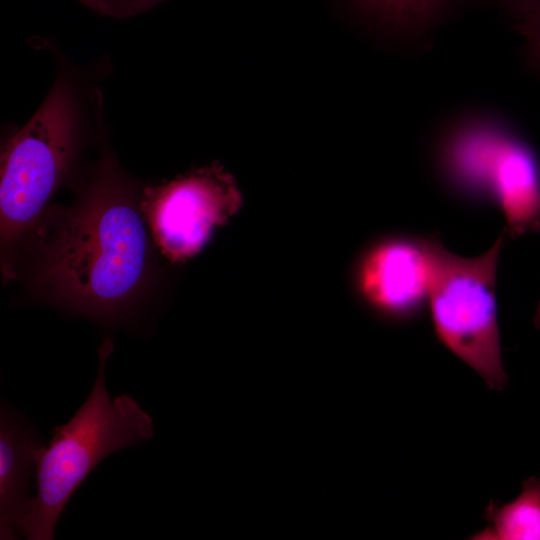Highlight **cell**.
<instances>
[{
  "label": "cell",
  "instance_id": "1",
  "mask_svg": "<svg viewBox=\"0 0 540 540\" xmlns=\"http://www.w3.org/2000/svg\"><path fill=\"white\" fill-rule=\"evenodd\" d=\"M39 276L61 304L97 318L132 305L151 273L141 194L104 155L70 206L47 208L38 224Z\"/></svg>",
  "mask_w": 540,
  "mask_h": 540
},
{
  "label": "cell",
  "instance_id": "4",
  "mask_svg": "<svg viewBox=\"0 0 540 540\" xmlns=\"http://www.w3.org/2000/svg\"><path fill=\"white\" fill-rule=\"evenodd\" d=\"M507 236L502 231L483 253L466 257L433 241L428 308L437 340L472 368L490 390L507 385L497 308V273Z\"/></svg>",
  "mask_w": 540,
  "mask_h": 540
},
{
  "label": "cell",
  "instance_id": "7",
  "mask_svg": "<svg viewBox=\"0 0 540 540\" xmlns=\"http://www.w3.org/2000/svg\"><path fill=\"white\" fill-rule=\"evenodd\" d=\"M434 237L395 234L370 245L354 271L355 288L362 301L390 321L419 319L428 308Z\"/></svg>",
  "mask_w": 540,
  "mask_h": 540
},
{
  "label": "cell",
  "instance_id": "13",
  "mask_svg": "<svg viewBox=\"0 0 540 540\" xmlns=\"http://www.w3.org/2000/svg\"><path fill=\"white\" fill-rule=\"evenodd\" d=\"M94 12L111 18L127 19L154 9L167 0H78Z\"/></svg>",
  "mask_w": 540,
  "mask_h": 540
},
{
  "label": "cell",
  "instance_id": "3",
  "mask_svg": "<svg viewBox=\"0 0 540 540\" xmlns=\"http://www.w3.org/2000/svg\"><path fill=\"white\" fill-rule=\"evenodd\" d=\"M113 342L104 339L93 388L72 418L53 429L47 446L36 453L37 493L20 526L29 540L54 539L56 523L73 493L90 472L110 454L149 440L151 417L129 395L110 398L105 365Z\"/></svg>",
  "mask_w": 540,
  "mask_h": 540
},
{
  "label": "cell",
  "instance_id": "9",
  "mask_svg": "<svg viewBox=\"0 0 540 540\" xmlns=\"http://www.w3.org/2000/svg\"><path fill=\"white\" fill-rule=\"evenodd\" d=\"M354 19L410 48H430L439 29L471 0H339Z\"/></svg>",
  "mask_w": 540,
  "mask_h": 540
},
{
  "label": "cell",
  "instance_id": "12",
  "mask_svg": "<svg viewBox=\"0 0 540 540\" xmlns=\"http://www.w3.org/2000/svg\"><path fill=\"white\" fill-rule=\"evenodd\" d=\"M504 9L522 38L526 66L540 77V0H517Z\"/></svg>",
  "mask_w": 540,
  "mask_h": 540
},
{
  "label": "cell",
  "instance_id": "10",
  "mask_svg": "<svg viewBox=\"0 0 540 540\" xmlns=\"http://www.w3.org/2000/svg\"><path fill=\"white\" fill-rule=\"evenodd\" d=\"M40 446L6 409L0 417V539H15L32 497L28 482Z\"/></svg>",
  "mask_w": 540,
  "mask_h": 540
},
{
  "label": "cell",
  "instance_id": "2",
  "mask_svg": "<svg viewBox=\"0 0 540 540\" xmlns=\"http://www.w3.org/2000/svg\"><path fill=\"white\" fill-rule=\"evenodd\" d=\"M46 97L4 143L0 173L3 272L22 238L36 228L49 201L67 179L89 129L102 113V93L59 61Z\"/></svg>",
  "mask_w": 540,
  "mask_h": 540
},
{
  "label": "cell",
  "instance_id": "8",
  "mask_svg": "<svg viewBox=\"0 0 540 540\" xmlns=\"http://www.w3.org/2000/svg\"><path fill=\"white\" fill-rule=\"evenodd\" d=\"M492 203L501 211L507 238L540 230V160L516 130L507 141L495 174Z\"/></svg>",
  "mask_w": 540,
  "mask_h": 540
},
{
  "label": "cell",
  "instance_id": "14",
  "mask_svg": "<svg viewBox=\"0 0 540 540\" xmlns=\"http://www.w3.org/2000/svg\"><path fill=\"white\" fill-rule=\"evenodd\" d=\"M534 325L540 330V301L538 302L534 313Z\"/></svg>",
  "mask_w": 540,
  "mask_h": 540
},
{
  "label": "cell",
  "instance_id": "11",
  "mask_svg": "<svg viewBox=\"0 0 540 540\" xmlns=\"http://www.w3.org/2000/svg\"><path fill=\"white\" fill-rule=\"evenodd\" d=\"M483 517L487 526L472 535L477 540H540V477L522 483L520 494L499 504L491 500Z\"/></svg>",
  "mask_w": 540,
  "mask_h": 540
},
{
  "label": "cell",
  "instance_id": "6",
  "mask_svg": "<svg viewBox=\"0 0 540 540\" xmlns=\"http://www.w3.org/2000/svg\"><path fill=\"white\" fill-rule=\"evenodd\" d=\"M516 130L502 114L485 108L466 109L443 120L429 146L439 184L463 202L492 203L498 163Z\"/></svg>",
  "mask_w": 540,
  "mask_h": 540
},
{
  "label": "cell",
  "instance_id": "15",
  "mask_svg": "<svg viewBox=\"0 0 540 540\" xmlns=\"http://www.w3.org/2000/svg\"><path fill=\"white\" fill-rule=\"evenodd\" d=\"M493 3L499 4L501 7L506 8L511 3L517 1V0H489Z\"/></svg>",
  "mask_w": 540,
  "mask_h": 540
},
{
  "label": "cell",
  "instance_id": "5",
  "mask_svg": "<svg viewBox=\"0 0 540 540\" xmlns=\"http://www.w3.org/2000/svg\"><path fill=\"white\" fill-rule=\"evenodd\" d=\"M242 195L234 177L220 164L195 168L141 192L149 232L171 262L198 254L212 233L236 214Z\"/></svg>",
  "mask_w": 540,
  "mask_h": 540
}]
</instances>
